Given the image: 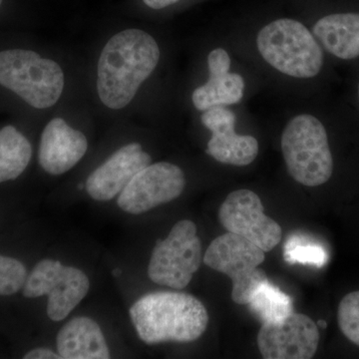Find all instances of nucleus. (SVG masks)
Masks as SVG:
<instances>
[{"label": "nucleus", "instance_id": "obj_3", "mask_svg": "<svg viewBox=\"0 0 359 359\" xmlns=\"http://www.w3.org/2000/svg\"><path fill=\"white\" fill-rule=\"evenodd\" d=\"M257 47L264 60L287 76L309 79L320 74L323 52L313 33L299 21L282 18L259 30Z\"/></svg>", "mask_w": 359, "mask_h": 359}, {"label": "nucleus", "instance_id": "obj_21", "mask_svg": "<svg viewBox=\"0 0 359 359\" xmlns=\"http://www.w3.org/2000/svg\"><path fill=\"white\" fill-rule=\"evenodd\" d=\"M337 320L342 334L359 346V290L346 294L341 299Z\"/></svg>", "mask_w": 359, "mask_h": 359}, {"label": "nucleus", "instance_id": "obj_12", "mask_svg": "<svg viewBox=\"0 0 359 359\" xmlns=\"http://www.w3.org/2000/svg\"><path fill=\"white\" fill-rule=\"evenodd\" d=\"M203 125L212 132L207 154L222 164L248 166L256 160L259 142L250 135L236 133L235 113L226 106H215L201 116Z\"/></svg>", "mask_w": 359, "mask_h": 359}, {"label": "nucleus", "instance_id": "obj_10", "mask_svg": "<svg viewBox=\"0 0 359 359\" xmlns=\"http://www.w3.org/2000/svg\"><path fill=\"white\" fill-rule=\"evenodd\" d=\"M219 219L226 231L247 238L264 252L275 249L282 240L280 224L264 214L259 196L247 189L233 191L226 198Z\"/></svg>", "mask_w": 359, "mask_h": 359}, {"label": "nucleus", "instance_id": "obj_16", "mask_svg": "<svg viewBox=\"0 0 359 359\" xmlns=\"http://www.w3.org/2000/svg\"><path fill=\"white\" fill-rule=\"evenodd\" d=\"M318 43L335 57H359V13L330 14L313 26Z\"/></svg>", "mask_w": 359, "mask_h": 359}, {"label": "nucleus", "instance_id": "obj_6", "mask_svg": "<svg viewBox=\"0 0 359 359\" xmlns=\"http://www.w3.org/2000/svg\"><path fill=\"white\" fill-rule=\"evenodd\" d=\"M264 259L261 248L228 231L212 241L203 261L209 268L231 278V299L244 306L249 304L259 285L269 280L263 269H259Z\"/></svg>", "mask_w": 359, "mask_h": 359}, {"label": "nucleus", "instance_id": "obj_5", "mask_svg": "<svg viewBox=\"0 0 359 359\" xmlns=\"http://www.w3.org/2000/svg\"><path fill=\"white\" fill-rule=\"evenodd\" d=\"M280 145L287 172L297 183L318 187L332 177L334 159L327 130L318 118L295 116L283 129Z\"/></svg>", "mask_w": 359, "mask_h": 359}, {"label": "nucleus", "instance_id": "obj_28", "mask_svg": "<svg viewBox=\"0 0 359 359\" xmlns=\"http://www.w3.org/2000/svg\"><path fill=\"white\" fill-rule=\"evenodd\" d=\"M2 1H4V0H0V6H1Z\"/></svg>", "mask_w": 359, "mask_h": 359}, {"label": "nucleus", "instance_id": "obj_2", "mask_svg": "<svg viewBox=\"0 0 359 359\" xmlns=\"http://www.w3.org/2000/svg\"><path fill=\"white\" fill-rule=\"evenodd\" d=\"M137 334L149 346L163 342H192L208 327L209 314L197 297L184 292L144 295L130 308Z\"/></svg>", "mask_w": 359, "mask_h": 359}, {"label": "nucleus", "instance_id": "obj_19", "mask_svg": "<svg viewBox=\"0 0 359 359\" xmlns=\"http://www.w3.org/2000/svg\"><path fill=\"white\" fill-rule=\"evenodd\" d=\"M247 306L263 323L280 320L294 313L290 295L269 280L259 285Z\"/></svg>", "mask_w": 359, "mask_h": 359}, {"label": "nucleus", "instance_id": "obj_13", "mask_svg": "<svg viewBox=\"0 0 359 359\" xmlns=\"http://www.w3.org/2000/svg\"><path fill=\"white\" fill-rule=\"evenodd\" d=\"M152 158L141 144L130 143L110 156L87 178L85 188L92 199L107 202L124 190L135 175L147 167Z\"/></svg>", "mask_w": 359, "mask_h": 359}, {"label": "nucleus", "instance_id": "obj_25", "mask_svg": "<svg viewBox=\"0 0 359 359\" xmlns=\"http://www.w3.org/2000/svg\"><path fill=\"white\" fill-rule=\"evenodd\" d=\"M179 0H143L144 4L148 7L152 9H163L165 7L172 6V4H176Z\"/></svg>", "mask_w": 359, "mask_h": 359}, {"label": "nucleus", "instance_id": "obj_7", "mask_svg": "<svg viewBox=\"0 0 359 359\" xmlns=\"http://www.w3.org/2000/svg\"><path fill=\"white\" fill-rule=\"evenodd\" d=\"M197 231L192 221L182 219L165 240L156 243L148 266V276L152 282L174 290L188 287L203 259Z\"/></svg>", "mask_w": 359, "mask_h": 359}, {"label": "nucleus", "instance_id": "obj_18", "mask_svg": "<svg viewBox=\"0 0 359 359\" xmlns=\"http://www.w3.org/2000/svg\"><path fill=\"white\" fill-rule=\"evenodd\" d=\"M32 157V144L25 135L13 126L0 130V183L18 178Z\"/></svg>", "mask_w": 359, "mask_h": 359}, {"label": "nucleus", "instance_id": "obj_17", "mask_svg": "<svg viewBox=\"0 0 359 359\" xmlns=\"http://www.w3.org/2000/svg\"><path fill=\"white\" fill-rule=\"evenodd\" d=\"M208 81L192 94L196 109L205 111L215 106H230L241 102L245 92V80L235 72H209Z\"/></svg>", "mask_w": 359, "mask_h": 359}, {"label": "nucleus", "instance_id": "obj_9", "mask_svg": "<svg viewBox=\"0 0 359 359\" xmlns=\"http://www.w3.org/2000/svg\"><path fill=\"white\" fill-rule=\"evenodd\" d=\"M185 187L181 168L169 162L155 163L135 175L118 196V205L128 214H144L177 199Z\"/></svg>", "mask_w": 359, "mask_h": 359}, {"label": "nucleus", "instance_id": "obj_8", "mask_svg": "<svg viewBox=\"0 0 359 359\" xmlns=\"http://www.w3.org/2000/svg\"><path fill=\"white\" fill-rule=\"evenodd\" d=\"M88 276L81 269L44 259L26 278L22 294L28 299L48 295L47 316L53 321L65 320L88 294Z\"/></svg>", "mask_w": 359, "mask_h": 359}, {"label": "nucleus", "instance_id": "obj_22", "mask_svg": "<svg viewBox=\"0 0 359 359\" xmlns=\"http://www.w3.org/2000/svg\"><path fill=\"white\" fill-rule=\"evenodd\" d=\"M27 278L25 264L13 257L0 256V295H13L20 292Z\"/></svg>", "mask_w": 359, "mask_h": 359}, {"label": "nucleus", "instance_id": "obj_26", "mask_svg": "<svg viewBox=\"0 0 359 359\" xmlns=\"http://www.w3.org/2000/svg\"><path fill=\"white\" fill-rule=\"evenodd\" d=\"M318 325L323 328L327 327V323H325V320H320L318 321Z\"/></svg>", "mask_w": 359, "mask_h": 359}, {"label": "nucleus", "instance_id": "obj_20", "mask_svg": "<svg viewBox=\"0 0 359 359\" xmlns=\"http://www.w3.org/2000/svg\"><path fill=\"white\" fill-rule=\"evenodd\" d=\"M283 259L290 264H301L321 268L327 261L325 250L302 235H292L285 242Z\"/></svg>", "mask_w": 359, "mask_h": 359}, {"label": "nucleus", "instance_id": "obj_29", "mask_svg": "<svg viewBox=\"0 0 359 359\" xmlns=\"http://www.w3.org/2000/svg\"><path fill=\"white\" fill-rule=\"evenodd\" d=\"M358 99H359V84H358Z\"/></svg>", "mask_w": 359, "mask_h": 359}, {"label": "nucleus", "instance_id": "obj_23", "mask_svg": "<svg viewBox=\"0 0 359 359\" xmlns=\"http://www.w3.org/2000/svg\"><path fill=\"white\" fill-rule=\"evenodd\" d=\"M209 72L226 73L230 71L231 57L223 48L214 49L208 56Z\"/></svg>", "mask_w": 359, "mask_h": 359}, {"label": "nucleus", "instance_id": "obj_14", "mask_svg": "<svg viewBox=\"0 0 359 359\" xmlns=\"http://www.w3.org/2000/svg\"><path fill=\"white\" fill-rule=\"evenodd\" d=\"M88 150L86 136L72 128L62 118H53L40 139L39 160L46 173L59 176L70 171Z\"/></svg>", "mask_w": 359, "mask_h": 359}, {"label": "nucleus", "instance_id": "obj_4", "mask_svg": "<svg viewBox=\"0 0 359 359\" xmlns=\"http://www.w3.org/2000/svg\"><path fill=\"white\" fill-rule=\"evenodd\" d=\"M0 85L35 109L55 105L62 95L65 75L56 61L26 49L0 52Z\"/></svg>", "mask_w": 359, "mask_h": 359}, {"label": "nucleus", "instance_id": "obj_1", "mask_svg": "<svg viewBox=\"0 0 359 359\" xmlns=\"http://www.w3.org/2000/svg\"><path fill=\"white\" fill-rule=\"evenodd\" d=\"M159 44L150 33L130 28L113 35L97 65V93L104 106L122 110L134 100L160 61Z\"/></svg>", "mask_w": 359, "mask_h": 359}, {"label": "nucleus", "instance_id": "obj_15", "mask_svg": "<svg viewBox=\"0 0 359 359\" xmlns=\"http://www.w3.org/2000/svg\"><path fill=\"white\" fill-rule=\"evenodd\" d=\"M58 354L61 359H108L109 347L95 320L80 316L68 321L58 332Z\"/></svg>", "mask_w": 359, "mask_h": 359}, {"label": "nucleus", "instance_id": "obj_24", "mask_svg": "<svg viewBox=\"0 0 359 359\" xmlns=\"http://www.w3.org/2000/svg\"><path fill=\"white\" fill-rule=\"evenodd\" d=\"M58 353L48 348H35L25 355V359H60Z\"/></svg>", "mask_w": 359, "mask_h": 359}, {"label": "nucleus", "instance_id": "obj_11", "mask_svg": "<svg viewBox=\"0 0 359 359\" xmlns=\"http://www.w3.org/2000/svg\"><path fill=\"white\" fill-rule=\"evenodd\" d=\"M257 344L266 359H309L318 351L320 332L308 316L292 313L282 320L263 323Z\"/></svg>", "mask_w": 359, "mask_h": 359}, {"label": "nucleus", "instance_id": "obj_27", "mask_svg": "<svg viewBox=\"0 0 359 359\" xmlns=\"http://www.w3.org/2000/svg\"><path fill=\"white\" fill-rule=\"evenodd\" d=\"M121 273H122V271H119V269H116V271H113V275H114L115 276H117L121 275Z\"/></svg>", "mask_w": 359, "mask_h": 359}]
</instances>
